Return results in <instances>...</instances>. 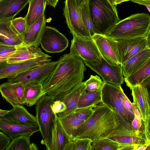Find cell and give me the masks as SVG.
Returning <instances> with one entry per match:
<instances>
[{
  "label": "cell",
  "mask_w": 150,
  "mask_h": 150,
  "mask_svg": "<svg viewBox=\"0 0 150 150\" xmlns=\"http://www.w3.org/2000/svg\"><path fill=\"white\" fill-rule=\"evenodd\" d=\"M86 70L79 57L65 54L57 60L54 69L42 83L47 94L57 100L69 93L82 82Z\"/></svg>",
  "instance_id": "6da1fadb"
},
{
  "label": "cell",
  "mask_w": 150,
  "mask_h": 150,
  "mask_svg": "<svg viewBox=\"0 0 150 150\" xmlns=\"http://www.w3.org/2000/svg\"><path fill=\"white\" fill-rule=\"evenodd\" d=\"M90 117L85 121L75 139L87 138L93 142L108 137L115 125L113 112L101 102L95 106Z\"/></svg>",
  "instance_id": "7a4b0ae2"
},
{
  "label": "cell",
  "mask_w": 150,
  "mask_h": 150,
  "mask_svg": "<svg viewBox=\"0 0 150 150\" xmlns=\"http://www.w3.org/2000/svg\"><path fill=\"white\" fill-rule=\"evenodd\" d=\"M150 32V16L141 13L120 20L105 35L115 40L126 39L146 37Z\"/></svg>",
  "instance_id": "3957f363"
},
{
  "label": "cell",
  "mask_w": 150,
  "mask_h": 150,
  "mask_svg": "<svg viewBox=\"0 0 150 150\" xmlns=\"http://www.w3.org/2000/svg\"><path fill=\"white\" fill-rule=\"evenodd\" d=\"M93 24L100 34L105 35L120 20L116 6L109 0H88Z\"/></svg>",
  "instance_id": "277c9868"
},
{
  "label": "cell",
  "mask_w": 150,
  "mask_h": 150,
  "mask_svg": "<svg viewBox=\"0 0 150 150\" xmlns=\"http://www.w3.org/2000/svg\"><path fill=\"white\" fill-rule=\"evenodd\" d=\"M123 90L121 85H115L104 82L100 89L101 102L131 126L134 114L128 110L123 104Z\"/></svg>",
  "instance_id": "5b68a950"
},
{
  "label": "cell",
  "mask_w": 150,
  "mask_h": 150,
  "mask_svg": "<svg viewBox=\"0 0 150 150\" xmlns=\"http://www.w3.org/2000/svg\"><path fill=\"white\" fill-rule=\"evenodd\" d=\"M70 54L80 58L83 61L100 63L101 57L92 39L73 35Z\"/></svg>",
  "instance_id": "8992f818"
},
{
  "label": "cell",
  "mask_w": 150,
  "mask_h": 150,
  "mask_svg": "<svg viewBox=\"0 0 150 150\" xmlns=\"http://www.w3.org/2000/svg\"><path fill=\"white\" fill-rule=\"evenodd\" d=\"M64 14L67 27L72 35L92 39L75 0H65Z\"/></svg>",
  "instance_id": "52a82bcc"
},
{
  "label": "cell",
  "mask_w": 150,
  "mask_h": 150,
  "mask_svg": "<svg viewBox=\"0 0 150 150\" xmlns=\"http://www.w3.org/2000/svg\"><path fill=\"white\" fill-rule=\"evenodd\" d=\"M54 98L46 94L42 97L35 104L36 118L42 139H45L55 116L51 105Z\"/></svg>",
  "instance_id": "ba28073f"
},
{
  "label": "cell",
  "mask_w": 150,
  "mask_h": 150,
  "mask_svg": "<svg viewBox=\"0 0 150 150\" xmlns=\"http://www.w3.org/2000/svg\"><path fill=\"white\" fill-rule=\"evenodd\" d=\"M83 62L86 65L101 76L104 82L117 86L123 84L124 77L120 64L110 65L102 57L100 63L87 61Z\"/></svg>",
  "instance_id": "9c48e42d"
},
{
  "label": "cell",
  "mask_w": 150,
  "mask_h": 150,
  "mask_svg": "<svg viewBox=\"0 0 150 150\" xmlns=\"http://www.w3.org/2000/svg\"><path fill=\"white\" fill-rule=\"evenodd\" d=\"M57 63V61H50L8 78L7 82L21 83L24 85L31 82H38L42 84L54 69Z\"/></svg>",
  "instance_id": "30bf717a"
},
{
  "label": "cell",
  "mask_w": 150,
  "mask_h": 150,
  "mask_svg": "<svg viewBox=\"0 0 150 150\" xmlns=\"http://www.w3.org/2000/svg\"><path fill=\"white\" fill-rule=\"evenodd\" d=\"M69 43L67 38L57 29L46 26L40 42L45 51L49 53L62 52L68 47Z\"/></svg>",
  "instance_id": "8fae6325"
},
{
  "label": "cell",
  "mask_w": 150,
  "mask_h": 150,
  "mask_svg": "<svg viewBox=\"0 0 150 150\" xmlns=\"http://www.w3.org/2000/svg\"><path fill=\"white\" fill-rule=\"evenodd\" d=\"M71 141L55 114L47 137L45 139L41 140V144L44 145L47 150H65Z\"/></svg>",
  "instance_id": "7c38bea8"
},
{
  "label": "cell",
  "mask_w": 150,
  "mask_h": 150,
  "mask_svg": "<svg viewBox=\"0 0 150 150\" xmlns=\"http://www.w3.org/2000/svg\"><path fill=\"white\" fill-rule=\"evenodd\" d=\"M92 39L101 57L108 63L112 65L120 64L117 46L115 40L101 34L94 35Z\"/></svg>",
  "instance_id": "4fadbf2b"
},
{
  "label": "cell",
  "mask_w": 150,
  "mask_h": 150,
  "mask_svg": "<svg viewBox=\"0 0 150 150\" xmlns=\"http://www.w3.org/2000/svg\"><path fill=\"white\" fill-rule=\"evenodd\" d=\"M119 59L121 64L128 59L147 48L145 37H140L126 39L116 40Z\"/></svg>",
  "instance_id": "5bb4252c"
},
{
  "label": "cell",
  "mask_w": 150,
  "mask_h": 150,
  "mask_svg": "<svg viewBox=\"0 0 150 150\" xmlns=\"http://www.w3.org/2000/svg\"><path fill=\"white\" fill-rule=\"evenodd\" d=\"M50 58L43 57L15 63L8 64L6 61L0 64V79L9 78L29 69L39 66L50 61Z\"/></svg>",
  "instance_id": "9a60e30c"
},
{
  "label": "cell",
  "mask_w": 150,
  "mask_h": 150,
  "mask_svg": "<svg viewBox=\"0 0 150 150\" xmlns=\"http://www.w3.org/2000/svg\"><path fill=\"white\" fill-rule=\"evenodd\" d=\"M0 129L13 139L22 135L31 136L39 131L38 126L21 124L11 121L4 116L0 117Z\"/></svg>",
  "instance_id": "2e32d148"
},
{
  "label": "cell",
  "mask_w": 150,
  "mask_h": 150,
  "mask_svg": "<svg viewBox=\"0 0 150 150\" xmlns=\"http://www.w3.org/2000/svg\"><path fill=\"white\" fill-rule=\"evenodd\" d=\"M133 103L136 105L143 121L150 119V101L148 88L139 85L131 88Z\"/></svg>",
  "instance_id": "e0dca14e"
},
{
  "label": "cell",
  "mask_w": 150,
  "mask_h": 150,
  "mask_svg": "<svg viewBox=\"0 0 150 150\" xmlns=\"http://www.w3.org/2000/svg\"><path fill=\"white\" fill-rule=\"evenodd\" d=\"M24 87L21 83L6 82L0 85V93L3 99L13 106L23 105Z\"/></svg>",
  "instance_id": "ac0fdd59"
},
{
  "label": "cell",
  "mask_w": 150,
  "mask_h": 150,
  "mask_svg": "<svg viewBox=\"0 0 150 150\" xmlns=\"http://www.w3.org/2000/svg\"><path fill=\"white\" fill-rule=\"evenodd\" d=\"M51 56L42 52L38 47L29 46L23 44L7 59V63L22 62L40 58H50Z\"/></svg>",
  "instance_id": "d6986e66"
},
{
  "label": "cell",
  "mask_w": 150,
  "mask_h": 150,
  "mask_svg": "<svg viewBox=\"0 0 150 150\" xmlns=\"http://www.w3.org/2000/svg\"><path fill=\"white\" fill-rule=\"evenodd\" d=\"M11 19L0 21V42L11 46H18L23 43V37L13 26Z\"/></svg>",
  "instance_id": "ffe728a7"
},
{
  "label": "cell",
  "mask_w": 150,
  "mask_h": 150,
  "mask_svg": "<svg viewBox=\"0 0 150 150\" xmlns=\"http://www.w3.org/2000/svg\"><path fill=\"white\" fill-rule=\"evenodd\" d=\"M150 58L128 76L124 78L126 85L131 89L141 85L150 87Z\"/></svg>",
  "instance_id": "44dd1931"
},
{
  "label": "cell",
  "mask_w": 150,
  "mask_h": 150,
  "mask_svg": "<svg viewBox=\"0 0 150 150\" xmlns=\"http://www.w3.org/2000/svg\"><path fill=\"white\" fill-rule=\"evenodd\" d=\"M47 21L44 13L28 28L23 38V44L27 46L38 47L40 45Z\"/></svg>",
  "instance_id": "7402d4cb"
},
{
  "label": "cell",
  "mask_w": 150,
  "mask_h": 150,
  "mask_svg": "<svg viewBox=\"0 0 150 150\" xmlns=\"http://www.w3.org/2000/svg\"><path fill=\"white\" fill-rule=\"evenodd\" d=\"M86 90L85 81L82 82L71 91L58 99L63 102L67 106L64 112L57 114L58 118L74 113L77 108L80 96Z\"/></svg>",
  "instance_id": "603a6c76"
},
{
  "label": "cell",
  "mask_w": 150,
  "mask_h": 150,
  "mask_svg": "<svg viewBox=\"0 0 150 150\" xmlns=\"http://www.w3.org/2000/svg\"><path fill=\"white\" fill-rule=\"evenodd\" d=\"M30 0H0V21L12 20Z\"/></svg>",
  "instance_id": "cb8c5ba5"
},
{
  "label": "cell",
  "mask_w": 150,
  "mask_h": 150,
  "mask_svg": "<svg viewBox=\"0 0 150 150\" xmlns=\"http://www.w3.org/2000/svg\"><path fill=\"white\" fill-rule=\"evenodd\" d=\"M16 123L32 126H38L36 117L30 113L23 105L13 106L4 116Z\"/></svg>",
  "instance_id": "d4e9b609"
},
{
  "label": "cell",
  "mask_w": 150,
  "mask_h": 150,
  "mask_svg": "<svg viewBox=\"0 0 150 150\" xmlns=\"http://www.w3.org/2000/svg\"><path fill=\"white\" fill-rule=\"evenodd\" d=\"M120 144L150 145L145 137L136 132H120L113 131L108 137Z\"/></svg>",
  "instance_id": "484cf974"
},
{
  "label": "cell",
  "mask_w": 150,
  "mask_h": 150,
  "mask_svg": "<svg viewBox=\"0 0 150 150\" xmlns=\"http://www.w3.org/2000/svg\"><path fill=\"white\" fill-rule=\"evenodd\" d=\"M24 86L23 105L31 107L35 105L42 97L47 94L41 83L31 82Z\"/></svg>",
  "instance_id": "4316f807"
},
{
  "label": "cell",
  "mask_w": 150,
  "mask_h": 150,
  "mask_svg": "<svg viewBox=\"0 0 150 150\" xmlns=\"http://www.w3.org/2000/svg\"><path fill=\"white\" fill-rule=\"evenodd\" d=\"M150 58V48H147L130 58L121 65L124 78L141 66Z\"/></svg>",
  "instance_id": "83f0119b"
},
{
  "label": "cell",
  "mask_w": 150,
  "mask_h": 150,
  "mask_svg": "<svg viewBox=\"0 0 150 150\" xmlns=\"http://www.w3.org/2000/svg\"><path fill=\"white\" fill-rule=\"evenodd\" d=\"M58 119L63 129L71 141L75 139L85 122L77 118L74 113Z\"/></svg>",
  "instance_id": "f1b7e54d"
},
{
  "label": "cell",
  "mask_w": 150,
  "mask_h": 150,
  "mask_svg": "<svg viewBox=\"0 0 150 150\" xmlns=\"http://www.w3.org/2000/svg\"><path fill=\"white\" fill-rule=\"evenodd\" d=\"M27 13L25 17L27 31L29 27L44 13L47 5L45 0H30Z\"/></svg>",
  "instance_id": "f546056e"
},
{
  "label": "cell",
  "mask_w": 150,
  "mask_h": 150,
  "mask_svg": "<svg viewBox=\"0 0 150 150\" xmlns=\"http://www.w3.org/2000/svg\"><path fill=\"white\" fill-rule=\"evenodd\" d=\"M101 88L90 91H86L80 96L78 103L77 108L95 106L101 103Z\"/></svg>",
  "instance_id": "4dcf8cb0"
},
{
  "label": "cell",
  "mask_w": 150,
  "mask_h": 150,
  "mask_svg": "<svg viewBox=\"0 0 150 150\" xmlns=\"http://www.w3.org/2000/svg\"><path fill=\"white\" fill-rule=\"evenodd\" d=\"M82 19L91 37L96 34H100L94 26L91 17L89 8L88 0L83 2L79 6Z\"/></svg>",
  "instance_id": "1f68e13d"
},
{
  "label": "cell",
  "mask_w": 150,
  "mask_h": 150,
  "mask_svg": "<svg viewBox=\"0 0 150 150\" xmlns=\"http://www.w3.org/2000/svg\"><path fill=\"white\" fill-rule=\"evenodd\" d=\"M30 137L22 135L15 137L12 139L5 150H29Z\"/></svg>",
  "instance_id": "d6a6232c"
},
{
  "label": "cell",
  "mask_w": 150,
  "mask_h": 150,
  "mask_svg": "<svg viewBox=\"0 0 150 150\" xmlns=\"http://www.w3.org/2000/svg\"><path fill=\"white\" fill-rule=\"evenodd\" d=\"M120 144L108 137L93 142L91 150H118Z\"/></svg>",
  "instance_id": "836d02e7"
},
{
  "label": "cell",
  "mask_w": 150,
  "mask_h": 150,
  "mask_svg": "<svg viewBox=\"0 0 150 150\" xmlns=\"http://www.w3.org/2000/svg\"><path fill=\"white\" fill-rule=\"evenodd\" d=\"M92 142L87 138H76L71 141L65 150H91Z\"/></svg>",
  "instance_id": "e575fe53"
},
{
  "label": "cell",
  "mask_w": 150,
  "mask_h": 150,
  "mask_svg": "<svg viewBox=\"0 0 150 150\" xmlns=\"http://www.w3.org/2000/svg\"><path fill=\"white\" fill-rule=\"evenodd\" d=\"M132 104L134 116L132 121L131 126L137 132L144 136L143 120L141 115L136 105L133 103Z\"/></svg>",
  "instance_id": "d590c367"
},
{
  "label": "cell",
  "mask_w": 150,
  "mask_h": 150,
  "mask_svg": "<svg viewBox=\"0 0 150 150\" xmlns=\"http://www.w3.org/2000/svg\"><path fill=\"white\" fill-rule=\"evenodd\" d=\"M23 44L14 46L5 45L0 42V64L6 61Z\"/></svg>",
  "instance_id": "8d00e7d4"
},
{
  "label": "cell",
  "mask_w": 150,
  "mask_h": 150,
  "mask_svg": "<svg viewBox=\"0 0 150 150\" xmlns=\"http://www.w3.org/2000/svg\"><path fill=\"white\" fill-rule=\"evenodd\" d=\"M103 82L99 76L91 75L89 78L85 81L86 90L93 91L100 89Z\"/></svg>",
  "instance_id": "74e56055"
},
{
  "label": "cell",
  "mask_w": 150,
  "mask_h": 150,
  "mask_svg": "<svg viewBox=\"0 0 150 150\" xmlns=\"http://www.w3.org/2000/svg\"><path fill=\"white\" fill-rule=\"evenodd\" d=\"M11 22L15 29L24 38L27 31V23L25 17L16 18L12 20Z\"/></svg>",
  "instance_id": "f35d334b"
},
{
  "label": "cell",
  "mask_w": 150,
  "mask_h": 150,
  "mask_svg": "<svg viewBox=\"0 0 150 150\" xmlns=\"http://www.w3.org/2000/svg\"><path fill=\"white\" fill-rule=\"evenodd\" d=\"M94 106L77 108L74 112L78 119L86 121L91 116L93 111Z\"/></svg>",
  "instance_id": "ab89813d"
},
{
  "label": "cell",
  "mask_w": 150,
  "mask_h": 150,
  "mask_svg": "<svg viewBox=\"0 0 150 150\" xmlns=\"http://www.w3.org/2000/svg\"><path fill=\"white\" fill-rule=\"evenodd\" d=\"M51 108L54 113L58 114L64 112L67 106L63 102L57 99L54 100L51 105Z\"/></svg>",
  "instance_id": "60d3db41"
},
{
  "label": "cell",
  "mask_w": 150,
  "mask_h": 150,
  "mask_svg": "<svg viewBox=\"0 0 150 150\" xmlns=\"http://www.w3.org/2000/svg\"><path fill=\"white\" fill-rule=\"evenodd\" d=\"M11 140V138L3 132L0 131V150H5Z\"/></svg>",
  "instance_id": "b9f144b4"
},
{
  "label": "cell",
  "mask_w": 150,
  "mask_h": 150,
  "mask_svg": "<svg viewBox=\"0 0 150 150\" xmlns=\"http://www.w3.org/2000/svg\"><path fill=\"white\" fill-rule=\"evenodd\" d=\"M150 119L143 120V134L146 140L150 142Z\"/></svg>",
  "instance_id": "7bdbcfd3"
},
{
  "label": "cell",
  "mask_w": 150,
  "mask_h": 150,
  "mask_svg": "<svg viewBox=\"0 0 150 150\" xmlns=\"http://www.w3.org/2000/svg\"><path fill=\"white\" fill-rule=\"evenodd\" d=\"M122 101L125 107L129 111L134 114L132 103L130 101L123 90L122 92Z\"/></svg>",
  "instance_id": "ee69618b"
},
{
  "label": "cell",
  "mask_w": 150,
  "mask_h": 150,
  "mask_svg": "<svg viewBox=\"0 0 150 150\" xmlns=\"http://www.w3.org/2000/svg\"><path fill=\"white\" fill-rule=\"evenodd\" d=\"M135 145L120 144L118 150H134Z\"/></svg>",
  "instance_id": "f6af8a7d"
},
{
  "label": "cell",
  "mask_w": 150,
  "mask_h": 150,
  "mask_svg": "<svg viewBox=\"0 0 150 150\" xmlns=\"http://www.w3.org/2000/svg\"><path fill=\"white\" fill-rule=\"evenodd\" d=\"M150 145L144 144L142 145H135L134 150H150Z\"/></svg>",
  "instance_id": "bcb514c9"
},
{
  "label": "cell",
  "mask_w": 150,
  "mask_h": 150,
  "mask_svg": "<svg viewBox=\"0 0 150 150\" xmlns=\"http://www.w3.org/2000/svg\"><path fill=\"white\" fill-rule=\"evenodd\" d=\"M132 2L143 5L146 6H150V0H130Z\"/></svg>",
  "instance_id": "7dc6e473"
},
{
  "label": "cell",
  "mask_w": 150,
  "mask_h": 150,
  "mask_svg": "<svg viewBox=\"0 0 150 150\" xmlns=\"http://www.w3.org/2000/svg\"><path fill=\"white\" fill-rule=\"evenodd\" d=\"M46 4L55 8L57 5L59 0H45Z\"/></svg>",
  "instance_id": "c3c4849f"
},
{
  "label": "cell",
  "mask_w": 150,
  "mask_h": 150,
  "mask_svg": "<svg viewBox=\"0 0 150 150\" xmlns=\"http://www.w3.org/2000/svg\"><path fill=\"white\" fill-rule=\"evenodd\" d=\"M39 149L36 144L34 143H31L29 150H38Z\"/></svg>",
  "instance_id": "681fc988"
},
{
  "label": "cell",
  "mask_w": 150,
  "mask_h": 150,
  "mask_svg": "<svg viewBox=\"0 0 150 150\" xmlns=\"http://www.w3.org/2000/svg\"><path fill=\"white\" fill-rule=\"evenodd\" d=\"M8 111L7 110H4L0 109V117L4 116Z\"/></svg>",
  "instance_id": "f907efd6"
},
{
  "label": "cell",
  "mask_w": 150,
  "mask_h": 150,
  "mask_svg": "<svg viewBox=\"0 0 150 150\" xmlns=\"http://www.w3.org/2000/svg\"><path fill=\"white\" fill-rule=\"evenodd\" d=\"M150 32H149L148 34L146 36V41H147V45H148V47L149 48H150Z\"/></svg>",
  "instance_id": "816d5d0a"
},
{
  "label": "cell",
  "mask_w": 150,
  "mask_h": 150,
  "mask_svg": "<svg viewBox=\"0 0 150 150\" xmlns=\"http://www.w3.org/2000/svg\"><path fill=\"white\" fill-rule=\"evenodd\" d=\"M130 0H115L114 5L116 6L117 5L120 4L122 2Z\"/></svg>",
  "instance_id": "f5cc1de1"
},
{
  "label": "cell",
  "mask_w": 150,
  "mask_h": 150,
  "mask_svg": "<svg viewBox=\"0 0 150 150\" xmlns=\"http://www.w3.org/2000/svg\"><path fill=\"white\" fill-rule=\"evenodd\" d=\"M77 5L79 6L83 2L88 0H75Z\"/></svg>",
  "instance_id": "db71d44e"
},
{
  "label": "cell",
  "mask_w": 150,
  "mask_h": 150,
  "mask_svg": "<svg viewBox=\"0 0 150 150\" xmlns=\"http://www.w3.org/2000/svg\"><path fill=\"white\" fill-rule=\"evenodd\" d=\"M115 0H109L110 2L114 5Z\"/></svg>",
  "instance_id": "11a10c76"
},
{
  "label": "cell",
  "mask_w": 150,
  "mask_h": 150,
  "mask_svg": "<svg viewBox=\"0 0 150 150\" xmlns=\"http://www.w3.org/2000/svg\"><path fill=\"white\" fill-rule=\"evenodd\" d=\"M148 11H149V12H150V6H146Z\"/></svg>",
  "instance_id": "9f6ffc18"
}]
</instances>
